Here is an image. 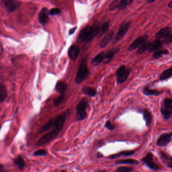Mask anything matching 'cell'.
<instances>
[{
    "label": "cell",
    "instance_id": "obj_1",
    "mask_svg": "<svg viewBox=\"0 0 172 172\" xmlns=\"http://www.w3.org/2000/svg\"><path fill=\"white\" fill-rule=\"evenodd\" d=\"M99 25L94 24L92 26H88L83 29L78 35L77 41L79 43L91 42L95 36L98 35Z\"/></svg>",
    "mask_w": 172,
    "mask_h": 172
},
{
    "label": "cell",
    "instance_id": "obj_14",
    "mask_svg": "<svg viewBox=\"0 0 172 172\" xmlns=\"http://www.w3.org/2000/svg\"><path fill=\"white\" fill-rule=\"evenodd\" d=\"M119 51H120V48H113L110 50L109 51H108L106 54L105 53V57L103 62L105 64H107L110 62H111L116 54L118 53Z\"/></svg>",
    "mask_w": 172,
    "mask_h": 172
},
{
    "label": "cell",
    "instance_id": "obj_36",
    "mask_svg": "<svg viewBox=\"0 0 172 172\" xmlns=\"http://www.w3.org/2000/svg\"><path fill=\"white\" fill-rule=\"evenodd\" d=\"M47 153H47L46 150L42 149V150H38V151H35L33 153V156H35V157H38V156L44 157L47 155Z\"/></svg>",
    "mask_w": 172,
    "mask_h": 172
},
{
    "label": "cell",
    "instance_id": "obj_7",
    "mask_svg": "<svg viewBox=\"0 0 172 172\" xmlns=\"http://www.w3.org/2000/svg\"><path fill=\"white\" fill-rule=\"evenodd\" d=\"M131 22L130 21H124L121 24L115 38V41L116 42H118L124 37L129 30L131 25Z\"/></svg>",
    "mask_w": 172,
    "mask_h": 172
},
{
    "label": "cell",
    "instance_id": "obj_43",
    "mask_svg": "<svg viewBox=\"0 0 172 172\" xmlns=\"http://www.w3.org/2000/svg\"><path fill=\"white\" fill-rule=\"evenodd\" d=\"M0 172H6L4 166L2 164H0Z\"/></svg>",
    "mask_w": 172,
    "mask_h": 172
},
{
    "label": "cell",
    "instance_id": "obj_6",
    "mask_svg": "<svg viewBox=\"0 0 172 172\" xmlns=\"http://www.w3.org/2000/svg\"><path fill=\"white\" fill-rule=\"evenodd\" d=\"M131 70L126 66H122L119 67L117 72V82L118 84H121L125 82L130 75Z\"/></svg>",
    "mask_w": 172,
    "mask_h": 172
},
{
    "label": "cell",
    "instance_id": "obj_29",
    "mask_svg": "<svg viewBox=\"0 0 172 172\" xmlns=\"http://www.w3.org/2000/svg\"><path fill=\"white\" fill-rule=\"evenodd\" d=\"M134 0H121L119 4L118 8L119 10H122L125 9L126 7L129 6L133 3Z\"/></svg>",
    "mask_w": 172,
    "mask_h": 172
},
{
    "label": "cell",
    "instance_id": "obj_48",
    "mask_svg": "<svg viewBox=\"0 0 172 172\" xmlns=\"http://www.w3.org/2000/svg\"><path fill=\"white\" fill-rule=\"evenodd\" d=\"M0 129H1V125H0Z\"/></svg>",
    "mask_w": 172,
    "mask_h": 172
},
{
    "label": "cell",
    "instance_id": "obj_31",
    "mask_svg": "<svg viewBox=\"0 0 172 172\" xmlns=\"http://www.w3.org/2000/svg\"><path fill=\"white\" fill-rule=\"evenodd\" d=\"M143 115L144 120H145V123H146V125L147 126H149L151 122V114L148 110H143Z\"/></svg>",
    "mask_w": 172,
    "mask_h": 172
},
{
    "label": "cell",
    "instance_id": "obj_47",
    "mask_svg": "<svg viewBox=\"0 0 172 172\" xmlns=\"http://www.w3.org/2000/svg\"><path fill=\"white\" fill-rule=\"evenodd\" d=\"M60 172H66V171L65 170H63V171H61Z\"/></svg>",
    "mask_w": 172,
    "mask_h": 172
},
{
    "label": "cell",
    "instance_id": "obj_17",
    "mask_svg": "<svg viewBox=\"0 0 172 172\" xmlns=\"http://www.w3.org/2000/svg\"><path fill=\"white\" fill-rule=\"evenodd\" d=\"M105 54V53L103 51L99 53V54H97L94 58H93V60L91 61V64H93V66L96 67L100 64L104 60Z\"/></svg>",
    "mask_w": 172,
    "mask_h": 172
},
{
    "label": "cell",
    "instance_id": "obj_8",
    "mask_svg": "<svg viewBox=\"0 0 172 172\" xmlns=\"http://www.w3.org/2000/svg\"><path fill=\"white\" fill-rule=\"evenodd\" d=\"M2 4L9 13L15 11L21 5V3L17 0H3Z\"/></svg>",
    "mask_w": 172,
    "mask_h": 172
},
{
    "label": "cell",
    "instance_id": "obj_16",
    "mask_svg": "<svg viewBox=\"0 0 172 172\" xmlns=\"http://www.w3.org/2000/svg\"><path fill=\"white\" fill-rule=\"evenodd\" d=\"M172 33V28L170 27H164L161 29L156 34V37L157 39L165 38L168 35Z\"/></svg>",
    "mask_w": 172,
    "mask_h": 172
},
{
    "label": "cell",
    "instance_id": "obj_32",
    "mask_svg": "<svg viewBox=\"0 0 172 172\" xmlns=\"http://www.w3.org/2000/svg\"><path fill=\"white\" fill-rule=\"evenodd\" d=\"M160 156H161V157H162V159L164 161H165V162H168L167 163V164H168V166L169 168L172 169V157H169L166 154H165L164 153H160Z\"/></svg>",
    "mask_w": 172,
    "mask_h": 172
},
{
    "label": "cell",
    "instance_id": "obj_30",
    "mask_svg": "<svg viewBox=\"0 0 172 172\" xmlns=\"http://www.w3.org/2000/svg\"><path fill=\"white\" fill-rule=\"evenodd\" d=\"M168 53H169V51L166 50H157L155 51L154 54H153L152 57L154 60H157V59L160 58L162 56L168 54Z\"/></svg>",
    "mask_w": 172,
    "mask_h": 172
},
{
    "label": "cell",
    "instance_id": "obj_46",
    "mask_svg": "<svg viewBox=\"0 0 172 172\" xmlns=\"http://www.w3.org/2000/svg\"><path fill=\"white\" fill-rule=\"evenodd\" d=\"M98 172H106V170H102V171H99Z\"/></svg>",
    "mask_w": 172,
    "mask_h": 172
},
{
    "label": "cell",
    "instance_id": "obj_4",
    "mask_svg": "<svg viewBox=\"0 0 172 172\" xmlns=\"http://www.w3.org/2000/svg\"><path fill=\"white\" fill-rule=\"evenodd\" d=\"M63 126H57L55 128L52 129V130L49 132L48 133L43 135L42 136L38 141L36 142V145L37 146H41L49 142V141L55 138L57 135H58L60 131L63 128Z\"/></svg>",
    "mask_w": 172,
    "mask_h": 172
},
{
    "label": "cell",
    "instance_id": "obj_33",
    "mask_svg": "<svg viewBox=\"0 0 172 172\" xmlns=\"http://www.w3.org/2000/svg\"><path fill=\"white\" fill-rule=\"evenodd\" d=\"M160 112L165 119H169L172 116V111L170 110L162 108L160 109Z\"/></svg>",
    "mask_w": 172,
    "mask_h": 172
},
{
    "label": "cell",
    "instance_id": "obj_23",
    "mask_svg": "<svg viewBox=\"0 0 172 172\" xmlns=\"http://www.w3.org/2000/svg\"><path fill=\"white\" fill-rule=\"evenodd\" d=\"M139 162L136 160L133 159H125L119 160L116 162V165H123V164H130V165H138Z\"/></svg>",
    "mask_w": 172,
    "mask_h": 172
},
{
    "label": "cell",
    "instance_id": "obj_26",
    "mask_svg": "<svg viewBox=\"0 0 172 172\" xmlns=\"http://www.w3.org/2000/svg\"><path fill=\"white\" fill-rule=\"evenodd\" d=\"M109 28V22L108 21L103 22L102 25H99L98 35H99V36H102L104 34L108 31Z\"/></svg>",
    "mask_w": 172,
    "mask_h": 172
},
{
    "label": "cell",
    "instance_id": "obj_19",
    "mask_svg": "<svg viewBox=\"0 0 172 172\" xmlns=\"http://www.w3.org/2000/svg\"><path fill=\"white\" fill-rule=\"evenodd\" d=\"M134 151H121L119 153L116 154H113L110 156V159H115L118 157H120L121 156H132L133 154H134Z\"/></svg>",
    "mask_w": 172,
    "mask_h": 172
},
{
    "label": "cell",
    "instance_id": "obj_42",
    "mask_svg": "<svg viewBox=\"0 0 172 172\" xmlns=\"http://www.w3.org/2000/svg\"><path fill=\"white\" fill-rule=\"evenodd\" d=\"M76 29L77 27H74L73 28L71 29L70 30H69V34L71 35H72L73 34H74V33L75 32Z\"/></svg>",
    "mask_w": 172,
    "mask_h": 172
},
{
    "label": "cell",
    "instance_id": "obj_45",
    "mask_svg": "<svg viewBox=\"0 0 172 172\" xmlns=\"http://www.w3.org/2000/svg\"><path fill=\"white\" fill-rule=\"evenodd\" d=\"M168 7H169L170 8H171L172 7V1H171L170 2V3H169V4H168Z\"/></svg>",
    "mask_w": 172,
    "mask_h": 172
},
{
    "label": "cell",
    "instance_id": "obj_22",
    "mask_svg": "<svg viewBox=\"0 0 172 172\" xmlns=\"http://www.w3.org/2000/svg\"><path fill=\"white\" fill-rule=\"evenodd\" d=\"M151 42L150 41H145L144 43L142 44L140 47H139L137 51H136V54H142L145 51L148 50L150 49Z\"/></svg>",
    "mask_w": 172,
    "mask_h": 172
},
{
    "label": "cell",
    "instance_id": "obj_15",
    "mask_svg": "<svg viewBox=\"0 0 172 172\" xmlns=\"http://www.w3.org/2000/svg\"><path fill=\"white\" fill-rule=\"evenodd\" d=\"M114 34V31H111L105 35L99 44V46L101 48H105L109 44L110 42H111V40L112 39Z\"/></svg>",
    "mask_w": 172,
    "mask_h": 172
},
{
    "label": "cell",
    "instance_id": "obj_38",
    "mask_svg": "<svg viewBox=\"0 0 172 172\" xmlns=\"http://www.w3.org/2000/svg\"><path fill=\"white\" fill-rule=\"evenodd\" d=\"M61 9L58 8H52L49 11V15L51 16H55V15H59V14L61 13Z\"/></svg>",
    "mask_w": 172,
    "mask_h": 172
},
{
    "label": "cell",
    "instance_id": "obj_35",
    "mask_svg": "<svg viewBox=\"0 0 172 172\" xmlns=\"http://www.w3.org/2000/svg\"><path fill=\"white\" fill-rule=\"evenodd\" d=\"M164 106L165 107V108L167 109H172V100L171 98H167L164 100L163 102Z\"/></svg>",
    "mask_w": 172,
    "mask_h": 172
},
{
    "label": "cell",
    "instance_id": "obj_13",
    "mask_svg": "<svg viewBox=\"0 0 172 172\" xmlns=\"http://www.w3.org/2000/svg\"><path fill=\"white\" fill-rule=\"evenodd\" d=\"M79 47L76 44L71 45L69 48L68 54L71 60H75L78 58L79 54Z\"/></svg>",
    "mask_w": 172,
    "mask_h": 172
},
{
    "label": "cell",
    "instance_id": "obj_11",
    "mask_svg": "<svg viewBox=\"0 0 172 172\" xmlns=\"http://www.w3.org/2000/svg\"><path fill=\"white\" fill-rule=\"evenodd\" d=\"M172 133H164L161 135L157 139V144L160 147H166L169 144L172 139Z\"/></svg>",
    "mask_w": 172,
    "mask_h": 172
},
{
    "label": "cell",
    "instance_id": "obj_28",
    "mask_svg": "<svg viewBox=\"0 0 172 172\" xmlns=\"http://www.w3.org/2000/svg\"><path fill=\"white\" fill-rule=\"evenodd\" d=\"M143 93L144 94L147 96L153 95V96H157L160 95V92L157 90L150 89L148 87H145L143 89Z\"/></svg>",
    "mask_w": 172,
    "mask_h": 172
},
{
    "label": "cell",
    "instance_id": "obj_10",
    "mask_svg": "<svg viewBox=\"0 0 172 172\" xmlns=\"http://www.w3.org/2000/svg\"><path fill=\"white\" fill-rule=\"evenodd\" d=\"M148 38V35H144L142 36H140L135 39L129 46L128 50L129 51H131L133 50H135L138 47H139L142 44L144 43L145 41H147V40Z\"/></svg>",
    "mask_w": 172,
    "mask_h": 172
},
{
    "label": "cell",
    "instance_id": "obj_12",
    "mask_svg": "<svg viewBox=\"0 0 172 172\" xmlns=\"http://www.w3.org/2000/svg\"><path fill=\"white\" fill-rule=\"evenodd\" d=\"M49 11L46 8H43L39 12V19L40 24L45 25L49 20Z\"/></svg>",
    "mask_w": 172,
    "mask_h": 172
},
{
    "label": "cell",
    "instance_id": "obj_18",
    "mask_svg": "<svg viewBox=\"0 0 172 172\" xmlns=\"http://www.w3.org/2000/svg\"><path fill=\"white\" fill-rule=\"evenodd\" d=\"M13 162L16 166L18 167L19 169L21 170H23L25 167V163L24 159L21 155H18L17 157L13 159Z\"/></svg>",
    "mask_w": 172,
    "mask_h": 172
},
{
    "label": "cell",
    "instance_id": "obj_37",
    "mask_svg": "<svg viewBox=\"0 0 172 172\" xmlns=\"http://www.w3.org/2000/svg\"><path fill=\"white\" fill-rule=\"evenodd\" d=\"M133 168L127 167H120L117 169V172H133Z\"/></svg>",
    "mask_w": 172,
    "mask_h": 172
},
{
    "label": "cell",
    "instance_id": "obj_24",
    "mask_svg": "<svg viewBox=\"0 0 172 172\" xmlns=\"http://www.w3.org/2000/svg\"><path fill=\"white\" fill-rule=\"evenodd\" d=\"M7 91L4 85L0 84V103L4 102L7 97Z\"/></svg>",
    "mask_w": 172,
    "mask_h": 172
},
{
    "label": "cell",
    "instance_id": "obj_34",
    "mask_svg": "<svg viewBox=\"0 0 172 172\" xmlns=\"http://www.w3.org/2000/svg\"><path fill=\"white\" fill-rule=\"evenodd\" d=\"M65 95L64 94L61 95L60 96L54 99V105L55 106H58L61 104L63 102V100H64Z\"/></svg>",
    "mask_w": 172,
    "mask_h": 172
},
{
    "label": "cell",
    "instance_id": "obj_25",
    "mask_svg": "<svg viewBox=\"0 0 172 172\" xmlns=\"http://www.w3.org/2000/svg\"><path fill=\"white\" fill-rule=\"evenodd\" d=\"M83 92L90 97H95L96 95L97 92L96 89L89 87H84L82 89Z\"/></svg>",
    "mask_w": 172,
    "mask_h": 172
},
{
    "label": "cell",
    "instance_id": "obj_44",
    "mask_svg": "<svg viewBox=\"0 0 172 172\" xmlns=\"http://www.w3.org/2000/svg\"><path fill=\"white\" fill-rule=\"evenodd\" d=\"M156 0H147V3H153V2H154L156 1Z\"/></svg>",
    "mask_w": 172,
    "mask_h": 172
},
{
    "label": "cell",
    "instance_id": "obj_40",
    "mask_svg": "<svg viewBox=\"0 0 172 172\" xmlns=\"http://www.w3.org/2000/svg\"><path fill=\"white\" fill-rule=\"evenodd\" d=\"M105 126H106V128H108V129H109L110 130H113L115 128V126L110 121H106V124H105Z\"/></svg>",
    "mask_w": 172,
    "mask_h": 172
},
{
    "label": "cell",
    "instance_id": "obj_27",
    "mask_svg": "<svg viewBox=\"0 0 172 172\" xmlns=\"http://www.w3.org/2000/svg\"><path fill=\"white\" fill-rule=\"evenodd\" d=\"M172 67H170L169 69H167L166 70H164L160 76V79L161 81H164L168 79L169 78L172 76Z\"/></svg>",
    "mask_w": 172,
    "mask_h": 172
},
{
    "label": "cell",
    "instance_id": "obj_39",
    "mask_svg": "<svg viewBox=\"0 0 172 172\" xmlns=\"http://www.w3.org/2000/svg\"><path fill=\"white\" fill-rule=\"evenodd\" d=\"M119 2H120L119 1V0H115V1L113 2L112 3H111V5L110 6V10L113 11L118 8Z\"/></svg>",
    "mask_w": 172,
    "mask_h": 172
},
{
    "label": "cell",
    "instance_id": "obj_20",
    "mask_svg": "<svg viewBox=\"0 0 172 172\" xmlns=\"http://www.w3.org/2000/svg\"><path fill=\"white\" fill-rule=\"evenodd\" d=\"M162 45H163V43L160 39H156L150 44L149 51L150 52H152V51L159 50V49H160L162 47Z\"/></svg>",
    "mask_w": 172,
    "mask_h": 172
},
{
    "label": "cell",
    "instance_id": "obj_9",
    "mask_svg": "<svg viewBox=\"0 0 172 172\" xmlns=\"http://www.w3.org/2000/svg\"><path fill=\"white\" fill-rule=\"evenodd\" d=\"M142 161L150 169L157 170L160 168L159 166L154 162L153 156L150 152L147 153L145 157L142 158Z\"/></svg>",
    "mask_w": 172,
    "mask_h": 172
},
{
    "label": "cell",
    "instance_id": "obj_3",
    "mask_svg": "<svg viewBox=\"0 0 172 172\" xmlns=\"http://www.w3.org/2000/svg\"><path fill=\"white\" fill-rule=\"evenodd\" d=\"M89 73L86 64V59H83L78 67L75 77V82L77 84H81L87 78Z\"/></svg>",
    "mask_w": 172,
    "mask_h": 172
},
{
    "label": "cell",
    "instance_id": "obj_5",
    "mask_svg": "<svg viewBox=\"0 0 172 172\" xmlns=\"http://www.w3.org/2000/svg\"><path fill=\"white\" fill-rule=\"evenodd\" d=\"M88 106V101L86 99H83L77 106V119L81 121L85 119L87 116L86 109Z\"/></svg>",
    "mask_w": 172,
    "mask_h": 172
},
{
    "label": "cell",
    "instance_id": "obj_2",
    "mask_svg": "<svg viewBox=\"0 0 172 172\" xmlns=\"http://www.w3.org/2000/svg\"><path fill=\"white\" fill-rule=\"evenodd\" d=\"M66 113L60 115L56 118H53L50 120L45 125L42 126L39 131V133H43L50 129H52L55 128L57 126L64 125L65 120H66Z\"/></svg>",
    "mask_w": 172,
    "mask_h": 172
},
{
    "label": "cell",
    "instance_id": "obj_21",
    "mask_svg": "<svg viewBox=\"0 0 172 172\" xmlns=\"http://www.w3.org/2000/svg\"><path fill=\"white\" fill-rule=\"evenodd\" d=\"M68 86L65 83L59 81L56 85L55 90L57 92L60 94H64L67 89Z\"/></svg>",
    "mask_w": 172,
    "mask_h": 172
},
{
    "label": "cell",
    "instance_id": "obj_41",
    "mask_svg": "<svg viewBox=\"0 0 172 172\" xmlns=\"http://www.w3.org/2000/svg\"><path fill=\"white\" fill-rule=\"evenodd\" d=\"M172 41V33L168 35V36H166L165 38V39L164 41V42L165 44H168L171 43Z\"/></svg>",
    "mask_w": 172,
    "mask_h": 172
}]
</instances>
